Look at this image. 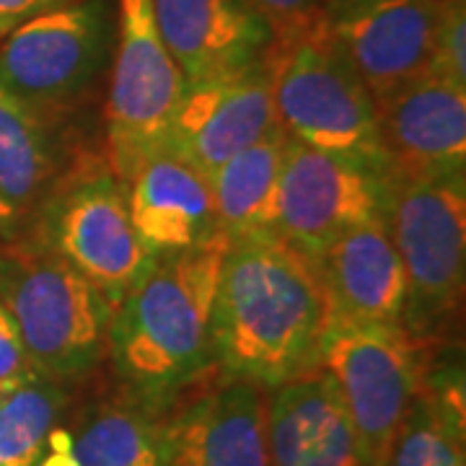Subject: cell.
<instances>
[{"label":"cell","instance_id":"1","mask_svg":"<svg viewBox=\"0 0 466 466\" xmlns=\"http://www.w3.org/2000/svg\"><path fill=\"white\" fill-rule=\"evenodd\" d=\"M329 327L332 306L314 257L272 231L231 238L210 314L218 370L269 391L319 366Z\"/></svg>","mask_w":466,"mask_h":466},{"label":"cell","instance_id":"2","mask_svg":"<svg viewBox=\"0 0 466 466\" xmlns=\"http://www.w3.org/2000/svg\"><path fill=\"white\" fill-rule=\"evenodd\" d=\"M231 238L213 233L192 249L156 257L119 300L109 327V358L125 394L167 412L210 370V314Z\"/></svg>","mask_w":466,"mask_h":466},{"label":"cell","instance_id":"3","mask_svg":"<svg viewBox=\"0 0 466 466\" xmlns=\"http://www.w3.org/2000/svg\"><path fill=\"white\" fill-rule=\"evenodd\" d=\"M265 60L275 122L290 140L386 168L376 99L321 16L278 34Z\"/></svg>","mask_w":466,"mask_h":466},{"label":"cell","instance_id":"4","mask_svg":"<svg viewBox=\"0 0 466 466\" xmlns=\"http://www.w3.org/2000/svg\"><path fill=\"white\" fill-rule=\"evenodd\" d=\"M0 300L32 368L50 381L84 379L109 350V300L76 267L29 238L0 241Z\"/></svg>","mask_w":466,"mask_h":466},{"label":"cell","instance_id":"5","mask_svg":"<svg viewBox=\"0 0 466 466\" xmlns=\"http://www.w3.org/2000/svg\"><path fill=\"white\" fill-rule=\"evenodd\" d=\"M115 0H73L8 32L0 88L32 112L73 119L109 76L116 47Z\"/></svg>","mask_w":466,"mask_h":466},{"label":"cell","instance_id":"6","mask_svg":"<svg viewBox=\"0 0 466 466\" xmlns=\"http://www.w3.org/2000/svg\"><path fill=\"white\" fill-rule=\"evenodd\" d=\"M21 238L76 267L112 309L156 262L135 236L127 189L112 174L104 148L76 158Z\"/></svg>","mask_w":466,"mask_h":466},{"label":"cell","instance_id":"7","mask_svg":"<svg viewBox=\"0 0 466 466\" xmlns=\"http://www.w3.org/2000/svg\"><path fill=\"white\" fill-rule=\"evenodd\" d=\"M383 226L404 267L401 327L422 342L456 319L466 278V177L391 179Z\"/></svg>","mask_w":466,"mask_h":466},{"label":"cell","instance_id":"8","mask_svg":"<svg viewBox=\"0 0 466 466\" xmlns=\"http://www.w3.org/2000/svg\"><path fill=\"white\" fill-rule=\"evenodd\" d=\"M116 11L101 143L112 174L127 184L167 146L187 81L158 36L150 0H119Z\"/></svg>","mask_w":466,"mask_h":466},{"label":"cell","instance_id":"9","mask_svg":"<svg viewBox=\"0 0 466 466\" xmlns=\"http://www.w3.org/2000/svg\"><path fill=\"white\" fill-rule=\"evenodd\" d=\"M431 342L401 324H332L319 366L337 386L363 466H383L428 368Z\"/></svg>","mask_w":466,"mask_h":466},{"label":"cell","instance_id":"10","mask_svg":"<svg viewBox=\"0 0 466 466\" xmlns=\"http://www.w3.org/2000/svg\"><path fill=\"white\" fill-rule=\"evenodd\" d=\"M389 184L386 168L288 137L272 233L317 257L342 233L383 220Z\"/></svg>","mask_w":466,"mask_h":466},{"label":"cell","instance_id":"11","mask_svg":"<svg viewBox=\"0 0 466 466\" xmlns=\"http://www.w3.org/2000/svg\"><path fill=\"white\" fill-rule=\"evenodd\" d=\"M441 0H324L319 16L373 99L428 76Z\"/></svg>","mask_w":466,"mask_h":466},{"label":"cell","instance_id":"12","mask_svg":"<svg viewBox=\"0 0 466 466\" xmlns=\"http://www.w3.org/2000/svg\"><path fill=\"white\" fill-rule=\"evenodd\" d=\"M391 179H461L466 174V88L422 76L376 99Z\"/></svg>","mask_w":466,"mask_h":466},{"label":"cell","instance_id":"13","mask_svg":"<svg viewBox=\"0 0 466 466\" xmlns=\"http://www.w3.org/2000/svg\"><path fill=\"white\" fill-rule=\"evenodd\" d=\"M275 125L272 78L262 60L241 73L187 84L164 150L210 179L218 167L254 146Z\"/></svg>","mask_w":466,"mask_h":466},{"label":"cell","instance_id":"14","mask_svg":"<svg viewBox=\"0 0 466 466\" xmlns=\"http://www.w3.org/2000/svg\"><path fill=\"white\" fill-rule=\"evenodd\" d=\"M73 119L32 112L0 88V241L29 231L42 202L86 150Z\"/></svg>","mask_w":466,"mask_h":466},{"label":"cell","instance_id":"15","mask_svg":"<svg viewBox=\"0 0 466 466\" xmlns=\"http://www.w3.org/2000/svg\"><path fill=\"white\" fill-rule=\"evenodd\" d=\"M267 391L220 370L167 420L168 466H269Z\"/></svg>","mask_w":466,"mask_h":466},{"label":"cell","instance_id":"16","mask_svg":"<svg viewBox=\"0 0 466 466\" xmlns=\"http://www.w3.org/2000/svg\"><path fill=\"white\" fill-rule=\"evenodd\" d=\"M156 29L187 84L262 63L275 32L247 0H150Z\"/></svg>","mask_w":466,"mask_h":466},{"label":"cell","instance_id":"17","mask_svg":"<svg viewBox=\"0 0 466 466\" xmlns=\"http://www.w3.org/2000/svg\"><path fill=\"white\" fill-rule=\"evenodd\" d=\"M269 391V466H363L348 410L321 368Z\"/></svg>","mask_w":466,"mask_h":466},{"label":"cell","instance_id":"18","mask_svg":"<svg viewBox=\"0 0 466 466\" xmlns=\"http://www.w3.org/2000/svg\"><path fill=\"white\" fill-rule=\"evenodd\" d=\"M135 236L150 257L192 249L218 233L210 179L161 150L125 184Z\"/></svg>","mask_w":466,"mask_h":466},{"label":"cell","instance_id":"19","mask_svg":"<svg viewBox=\"0 0 466 466\" xmlns=\"http://www.w3.org/2000/svg\"><path fill=\"white\" fill-rule=\"evenodd\" d=\"M332 324H401L407 283L383 220L358 226L314 257Z\"/></svg>","mask_w":466,"mask_h":466},{"label":"cell","instance_id":"20","mask_svg":"<svg viewBox=\"0 0 466 466\" xmlns=\"http://www.w3.org/2000/svg\"><path fill=\"white\" fill-rule=\"evenodd\" d=\"M383 466H466V407L461 368L433 370L428 363L422 386Z\"/></svg>","mask_w":466,"mask_h":466},{"label":"cell","instance_id":"21","mask_svg":"<svg viewBox=\"0 0 466 466\" xmlns=\"http://www.w3.org/2000/svg\"><path fill=\"white\" fill-rule=\"evenodd\" d=\"M288 135L275 125L210 177L218 228L228 238L272 231Z\"/></svg>","mask_w":466,"mask_h":466},{"label":"cell","instance_id":"22","mask_svg":"<svg viewBox=\"0 0 466 466\" xmlns=\"http://www.w3.org/2000/svg\"><path fill=\"white\" fill-rule=\"evenodd\" d=\"M167 412H153L133 397L101 401L73 438L81 466H168Z\"/></svg>","mask_w":466,"mask_h":466},{"label":"cell","instance_id":"23","mask_svg":"<svg viewBox=\"0 0 466 466\" xmlns=\"http://www.w3.org/2000/svg\"><path fill=\"white\" fill-rule=\"evenodd\" d=\"M66 407L63 383L34 376L0 400V466H36Z\"/></svg>","mask_w":466,"mask_h":466},{"label":"cell","instance_id":"24","mask_svg":"<svg viewBox=\"0 0 466 466\" xmlns=\"http://www.w3.org/2000/svg\"><path fill=\"white\" fill-rule=\"evenodd\" d=\"M428 76L466 88V3L441 0Z\"/></svg>","mask_w":466,"mask_h":466},{"label":"cell","instance_id":"25","mask_svg":"<svg viewBox=\"0 0 466 466\" xmlns=\"http://www.w3.org/2000/svg\"><path fill=\"white\" fill-rule=\"evenodd\" d=\"M34 376H39V373L29 363L16 321L0 300V400Z\"/></svg>","mask_w":466,"mask_h":466},{"label":"cell","instance_id":"26","mask_svg":"<svg viewBox=\"0 0 466 466\" xmlns=\"http://www.w3.org/2000/svg\"><path fill=\"white\" fill-rule=\"evenodd\" d=\"M247 3L269 21L272 32L278 36L317 18L324 0H247Z\"/></svg>","mask_w":466,"mask_h":466},{"label":"cell","instance_id":"27","mask_svg":"<svg viewBox=\"0 0 466 466\" xmlns=\"http://www.w3.org/2000/svg\"><path fill=\"white\" fill-rule=\"evenodd\" d=\"M73 0H0V36L14 32L24 21L52 11L57 5H66Z\"/></svg>","mask_w":466,"mask_h":466},{"label":"cell","instance_id":"28","mask_svg":"<svg viewBox=\"0 0 466 466\" xmlns=\"http://www.w3.org/2000/svg\"><path fill=\"white\" fill-rule=\"evenodd\" d=\"M36 466H81L76 451H73V435L60 428H52L50 438H47V451Z\"/></svg>","mask_w":466,"mask_h":466}]
</instances>
